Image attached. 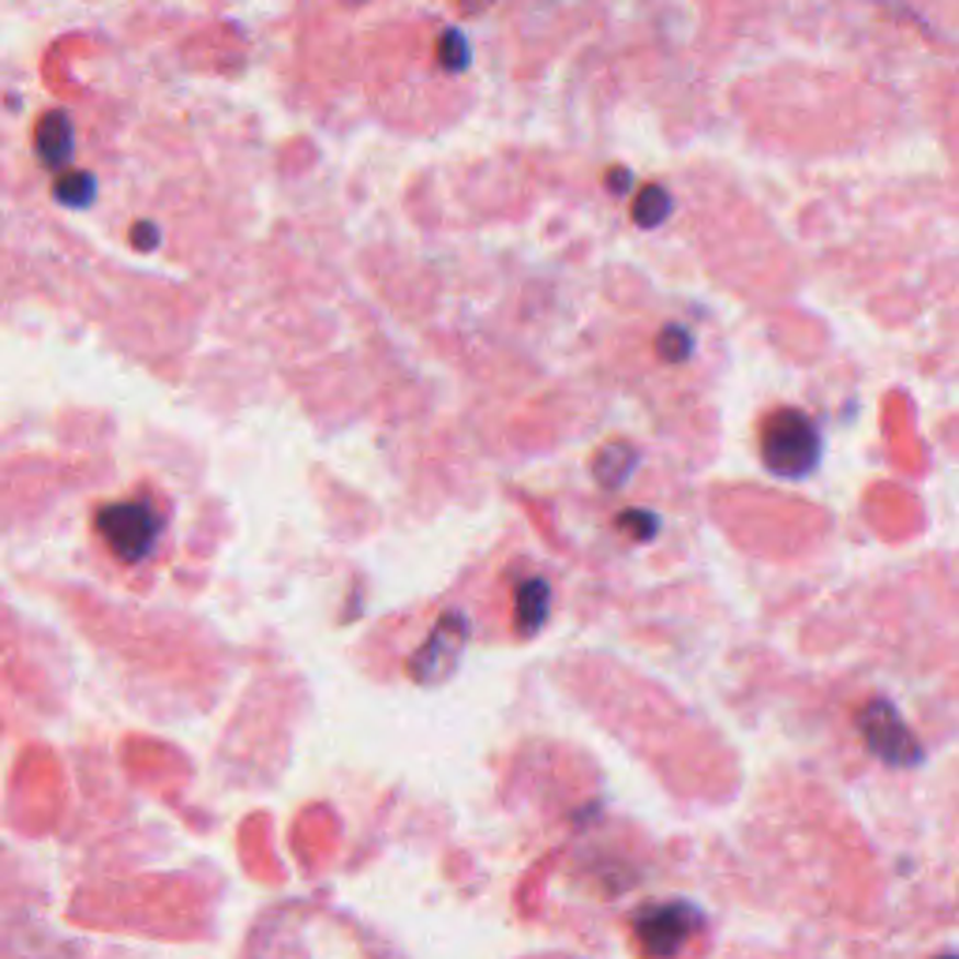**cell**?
I'll return each mask as SVG.
<instances>
[{"mask_svg": "<svg viewBox=\"0 0 959 959\" xmlns=\"http://www.w3.org/2000/svg\"><path fill=\"white\" fill-rule=\"evenodd\" d=\"M821 438L813 420L799 409H779L761 424V457L784 480H799L818 465Z\"/></svg>", "mask_w": 959, "mask_h": 959, "instance_id": "cell-1", "label": "cell"}, {"mask_svg": "<svg viewBox=\"0 0 959 959\" xmlns=\"http://www.w3.org/2000/svg\"><path fill=\"white\" fill-rule=\"evenodd\" d=\"M94 528L116 559L142 562L158 544L161 514L150 503H113V506L98 510Z\"/></svg>", "mask_w": 959, "mask_h": 959, "instance_id": "cell-2", "label": "cell"}, {"mask_svg": "<svg viewBox=\"0 0 959 959\" xmlns=\"http://www.w3.org/2000/svg\"><path fill=\"white\" fill-rule=\"evenodd\" d=\"M858 728H863L869 750H874L877 757L892 761V765H911V761L918 757V742H914V734L903 728V720L895 716L892 705H884V701L866 705Z\"/></svg>", "mask_w": 959, "mask_h": 959, "instance_id": "cell-3", "label": "cell"}, {"mask_svg": "<svg viewBox=\"0 0 959 959\" xmlns=\"http://www.w3.org/2000/svg\"><path fill=\"white\" fill-rule=\"evenodd\" d=\"M697 914L686 903H663V907H649L633 918V934H638L644 952H678L686 945V937L694 934Z\"/></svg>", "mask_w": 959, "mask_h": 959, "instance_id": "cell-4", "label": "cell"}, {"mask_svg": "<svg viewBox=\"0 0 959 959\" xmlns=\"http://www.w3.org/2000/svg\"><path fill=\"white\" fill-rule=\"evenodd\" d=\"M34 147H38V158L46 161L49 169H65L71 158V147H76V132H71L68 113H46L34 128Z\"/></svg>", "mask_w": 959, "mask_h": 959, "instance_id": "cell-5", "label": "cell"}, {"mask_svg": "<svg viewBox=\"0 0 959 959\" xmlns=\"http://www.w3.org/2000/svg\"><path fill=\"white\" fill-rule=\"evenodd\" d=\"M544 615H548V585L525 581L517 589V626H522V633H528V626H540Z\"/></svg>", "mask_w": 959, "mask_h": 959, "instance_id": "cell-6", "label": "cell"}, {"mask_svg": "<svg viewBox=\"0 0 959 959\" xmlns=\"http://www.w3.org/2000/svg\"><path fill=\"white\" fill-rule=\"evenodd\" d=\"M667 210H671V199L660 184L641 187V195L633 199V218H638V226H660V221L667 218Z\"/></svg>", "mask_w": 959, "mask_h": 959, "instance_id": "cell-7", "label": "cell"}, {"mask_svg": "<svg viewBox=\"0 0 959 959\" xmlns=\"http://www.w3.org/2000/svg\"><path fill=\"white\" fill-rule=\"evenodd\" d=\"M438 60H443V68H450V71L469 68L472 53H469V42H465L461 31H446L443 38H438Z\"/></svg>", "mask_w": 959, "mask_h": 959, "instance_id": "cell-8", "label": "cell"}, {"mask_svg": "<svg viewBox=\"0 0 959 959\" xmlns=\"http://www.w3.org/2000/svg\"><path fill=\"white\" fill-rule=\"evenodd\" d=\"M57 199L68 206H87L94 199V176L87 173H65L57 181Z\"/></svg>", "mask_w": 959, "mask_h": 959, "instance_id": "cell-9", "label": "cell"}, {"mask_svg": "<svg viewBox=\"0 0 959 959\" xmlns=\"http://www.w3.org/2000/svg\"><path fill=\"white\" fill-rule=\"evenodd\" d=\"M686 345H689V342L683 338V330H678V327H671V334H667V338H663V342H660V349H663V353L671 356V361H683Z\"/></svg>", "mask_w": 959, "mask_h": 959, "instance_id": "cell-10", "label": "cell"}, {"mask_svg": "<svg viewBox=\"0 0 959 959\" xmlns=\"http://www.w3.org/2000/svg\"><path fill=\"white\" fill-rule=\"evenodd\" d=\"M607 184H612L615 192H626V184H630V176H626L623 169H615V173H612V181H607Z\"/></svg>", "mask_w": 959, "mask_h": 959, "instance_id": "cell-11", "label": "cell"}]
</instances>
